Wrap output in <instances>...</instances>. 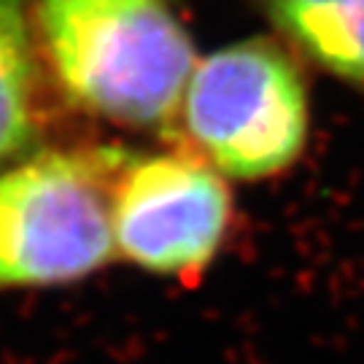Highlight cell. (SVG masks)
Masks as SVG:
<instances>
[{"label":"cell","instance_id":"obj_1","mask_svg":"<svg viewBox=\"0 0 364 364\" xmlns=\"http://www.w3.org/2000/svg\"><path fill=\"white\" fill-rule=\"evenodd\" d=\"M54 73L92 114L162 124L181 108L195 46L162 0H38Z\"/></svg>","mask_w":364,"mask_h":364},{"label":"cell","instance_id":"obj_2","mask_svg":"<svg viewBox=\"0 0 364 364\" xmlns=\"http://www.w3.org/2000/svg\"><path fill=\"white\" fill-rule=\"evenodd\" d=\"M124 151H46L0 173V289L76 284L117 254L114 183Z\"/></svg>","mask_w":364,"mask_h":364},{"label":"cell","instance_id":"obj_3","mask_svg":"<svg viewBox=\"0 0 364 364\" xmlns=\"http://www.w3.org/2000/svg\"><path fill=\"white\" fill-rule=\"evenodd\" d=\"M197 156L221 176L262 181L299 159L311 100L294 57L270 38H246L200 60L181 97Z\"/></svg>","mask_w":364,"mask_h":364},{"label":"cell","instance_id":"obj_4","mask_svg":"<svg viewBox=\"0 0 364 364\" xmlns=\"http://www.w3.org/2000/svg\"><path fill=\"white\" fill-rule=\"evenodd\" d=\"M230 221V189L203 156H132L114 183L117 254L154 275L200 278L224 246Z\"/></svg>","mask_w":364,"mask_h":364},{"label":"cell","instance_id":"obj_5","mask_svg":"<svg viewBox=\"0 0 364 364\" xmlns=\"http://www.w3.org/2000/svg\"><path fill=\"white\" fill-rule=\"evenodd\" d=\"M262 6L305 60L364 90V0H262Z\"/></svg>","mask_w":364,"mask_h":364},{"label":"cell","instance_id":"obj_6","mask_svg":"<svg viewBox=\"0 0 364 364\" xmlns=\"http://www.w3.org/2000/svg\"><path fill=\"white\" fill-rule=\"evenodd\" d=\"M33 141V49L25 0H0V165Z\"/></svg>","mask_w":364,"mask_h":364}]
</instances>
